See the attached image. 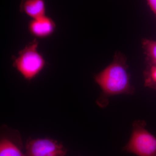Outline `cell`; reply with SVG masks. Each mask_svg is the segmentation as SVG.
I'll return each instance as SVG.
<instances>
[{
	"mask_svg": "<svg viewBox=\"0 0 156 156\" xmlns=\"http://www.w3.org/2000/svg\"><path fill=\"white\" fill-rule=\"evenodd\" d=\"M67 153L62 144L50 138L30 139L25 144V156H66Z\"/></svg>",
	"mask_w": 156,
	"mask_h": 156,
	"instance_id": "4",
	"label": "cell"
},
{
	"mask_svg": "<svg viewBox=\"0 0 156 156\" xmlns=\"http://www.w3.org/2000/svg\"><path fill=\"white\" fill-rule=\"evenodd\" d=\"M156 85V65L153 66L150 72L149 76L146 82V84L149 86L151 84Z\"/></svg>",
	"mask_w": 156,
	"mask_h": 156,
	"instance_id": "9",
	"label": "cell"
},
{
	"mask_svg": "<svg viewBox=\"0 0 156 156\" xmlns=\"http://www.w3.org/2000/svg\"><path fill=\"white\" fill-rule=\"evenodd\" d=\"M0 156H25L19 133H2L0 139Z\"/></svg>",
	"mask_w": 156,
	"mask_h": 156,
	"instance_id": "5",
	"label": "cell"
},
{
	"mask_svg": "<svg viewBox=\"0 0 156 156\" xmlns=\"http://www.w3.org/2000/svg\"><path fill=\"white\" fill-rule=\"evenodd\" d=\"M38 41L34 39L13 57V67L27 81L36 77L46 66L45 58L38 50Z\"/></svg>",
	"mask_w": 156,
	"mask_h": 156,
	"instance_id": "2",
	"label": "cell"
},
{
	"mask_svg": "<svg viewBox=\"0 0 156 156\" xmlns=\"http://www.w3.org/2000/svg\"><path fill=\"white\" fill-rule=\"evenodd\" d=\"M19 10L32 19H36L46 15V2L45 0H21Z\"/></svg>",
	"mask_w": 156,
	"mask_h": 156,
	"instance_id": "7",
	"label": "cell"
},
{
	"mask_svg": "<svg viewBox=\"0 0 156 156\" xmlns=\"http://www.w3.org/2000/svg\"><path fill=\"white\" fill-rule=\"evenodd\" d=\"M143 45L148 56L153 62L156 64V41L144 40L143 42Z\"/></svg>",
	"mask_w": 156,
	"mask_h": 156,
	"instance_id": "8",
	"label": "cell"
},
{
	"mask_svg": "<svg viewBox=\"0 0 156 156\" xmlns=\"http://www.w3.org/2000/svg\"><path fill=\"white\" fill-rule=\"evenodd\" d=\"M146 126L145 121L134 122L131 137L123 151L137 156H156V137L146 130Z\"/></svg>",
	"mask_w": 156,
	"mask_h": 156,
	"instance_id": "3",
	"label": "cell"
},
{
	"mask_svg": "<svg viewBox=\"0 0 156 156\" xmlns=\"http://www.w3.org/2000/svg\"><path fill=\"white\" fill-rule=\"evenodd\" d=\"M126 61L122 55H117L112 63L95 76V82L102 90L97 101L98 104L101 107L107 106L111 96L134 93Z\"/></svg>",
	"mask_w": 156,
	"mask_h": 156,
	"instance_id": "1",
	"label": "cell"
},
{
	"mask_svg": "<svg viewBox=\"0 0 156 156\" xmlns=\"http://www.w3.org/2000/svg\"><path fill=\"white\" fill-rule=\"evenodd\" d=\"M147 1L151 10L155 14L156 16V0H147Z\"/></svg>",
	"mask_w": 156,
	"mask_h": 156,
	"instance_id": "10",
	"label": "cell"
},
{
	"mask_svg": "<svg viewBox=\"0 0 156 156\" xmlns=\"http://www.w3.org/2000/svg\"><path fill=\"white\" fill-rule=\"evenodd\" d=\"M31 34L37 38L44 39L52 35L56 29V24L51 17L47 15L32 19L28 25Z\"/></svg>",
	"mask_w": 156,
	"mask_h": 156,
	"instance_id": "6",
	"label": "cell"
}]
</instances>
